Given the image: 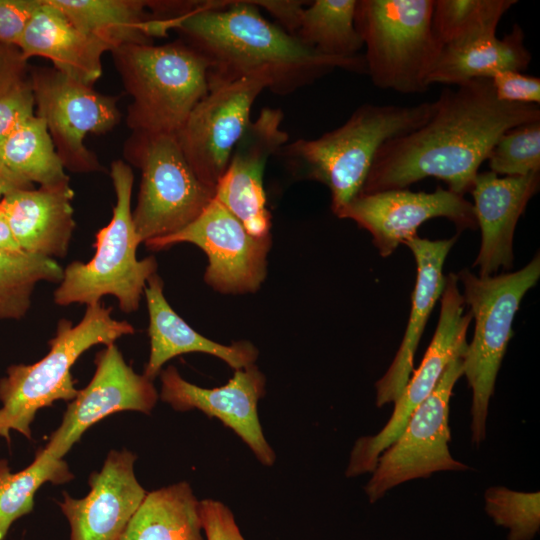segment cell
Returning a JSON list of instances; mask_svg holds the SVG:
<instances>
[{"instance_id":"2","label":"cell","mask_w":540,"mask_h":540,"mask_svg":"<svg viewBox=\"0 0 540 540\" xmlns=\"http://www.w3.org/2000/svg\"><path fill=\"white\" fill-rule=\"evenodd\" d=\"M168 26L209 62V88L264 75L271 92L288 95L335 69L367 74L362 54L325 56L264 18L254 1H195Z\"/></svg>"},{"instance_id":"19","label":"cell","mask_w":540,"mask_h":540,"mask_svg":"<svg viewBox=\"0 0 540 540\" xmlns=\"http://www.w3.org/2000/svg\"><path fill=\"white\" fill-rule=\"evenodd\" d=\"M136 458L126 449L112 450L102 469L91 474L84 498L64 493L59 506L70 524V540H120L147 494L134 473Z\"/></svg>"},{"instance_id":"23","label":"cell","mask_w":540,"mask_h":540,"mask_svg":"<svg viewBox=\"0 0 540 540\" xmlns=\"http://www.w3.org/2000/svg\"><path fill=\"white\" fill-rule=\"evenodd\" d=\"M69 181L38 189H19L0 200L22 251L49 258L64 257L75 228Z\"/></svg>"},{"instance_id":"41","label":"cell","mask_w":540,"mask_h":540,"mask_svg":"<svg viewBox=\"0 0 540 540\" xmlns=\"http://www.w3.org/2000/svg\"><path fill=\"white\" fill-rule=\"evenodd\" d=\"M32 187L31 182L11 171L0 158V200L10 192Z\"/></svg>"},{"instance_id":"20","label":"cell","mask_w":540,"mask_h":540,"mask_svg":"<svg viewBox=\"0 0 540 540\" xmlns=\"http://www.w3.org/2000/svg\"><path fill=\"white\" fill-rule=\"evenodd\" d=\"M539 184V172L503 177L491 171L478 173L470 193L481 231L480 250L473 264L479 267L480 277L492 276L500 267H512L516 224Z\"/></svg>"},{"instance_id":"8","label":"cell","mask_w":540,"mask_h":540,"mask_svg":"<svg viewBox=\"0 0 540 540\" xmlns=\"http://www.w3.org/2000/svg\"><path fill=\"white\" fill-rule=\"evenodd\" d=\"M539 277V254L515 272L480 277L463 269L457 275L464 288L462 297L475 320L474 335L463 356V375L472 391L470 429L473 444L480 445L486 437L490 398L513 336V320L522 298L536 285Z\"/></svg>"},{"instance_id":"36","label":"cell","mask_w":540,"mask_h":540,"mask_svg":"<svg viewBox=\"0 0 540 540\" xmlns=\"http://www.w3.org/2000/svg\"><path fill=\"white\" fill-rule=\"evenodd\" d=\"M490 81L500 101L539 106L540 78L519 71H503L495 74Z\"/></svg>"},{"instance_id":"15","label":"cell","mask_w":540,"mask_h":540,"mask_svg":"<svg viewBox=\"0 0 540 540\" xmlns=\"http://www.w3.org/2000/svg\"><path fill=\"white\" fill-rule=\"evenodd\" d=\"M95 364L89 384L69 403L45 447L37 450L42 456L62 459L89 427L109 415L126 410L150 414L155 407L153 381L136 373L114 343L96 354Z\"/></svg>"},{"instance_id":"1","label":"cell","mask_w":540,"mask_h":540,"mask_svg":"<svg viewBox=\"0 0 540 540\" xmlns=\"http://www.w3.org/2000/svg\"><path fill=\"white\" fill-rule=\"evenodd\" d=\"M535 121H540L538 105L500 101L490 79L446 88L422 125L379 149L360 194L407 189L435 177L464 196L499 137Z\"/></svg>"},{"instance_id":"28","label":"cell","mask_w":540,"mask_h":540,"mask_svg":"<svg viewBox=\"0 0 540 540\" xmlns=\"http://www.w3.org/2000/svg\"><path fill=\"white\" fill-rule=\"evenodd\" d=\"M357 0H315L303 9L295 37L317 52L354 58L363 47L354 23Z\"/></svg>"},{"instance_id":"21","label":"cell","mask_w":540,"mask_h":540,"mask_svg":"<svg viewBox=\"0 0 540 540\" xmlns=\"http://www.w3.org/2000/svg\"><path fill=\"white\" fill-rule=\"evenodd\" d=\"M456 240L457 236L429 240L417 235L404 242L415 258L417 277L404 337L391 365L375 383V402L379 408L396 401L414 371V357L422 333L444 290V262Z\"/></svg>"},{"instance_id":"11","label":"cell","mask_w":540,"mask_h":540,"mask_svg":"<svg viewBox=\"0 0 540 540\" xmlns=\"http://www.w3.org/2000/svg\"><path fill=\"white\" fill-rule=\"evenodd\" d=\"M29 78L35 115L45 122L64 168L73 173L102 171L84 139L87 134L108 133L119 124V98L101 94L53 67L29 68Z\"/></svg>"},{"instance_id":"31","label":"cell","mask_w":540,"mask_h":540,"mask_svg":"<svg viewBox=\"0 0 540 540\" xmlns=\"http://www.w3.org/2000/svg\"><path fill=\"white\" fill-rule=\"evenodd\" d=\"M64 269L53 259L25 251L0 250V319H21L38 282L60 283Z\"/></svg>"},{"instance_id":"13","label":"cell","mask_w":540,"mask_h":540,"mask_svg":"<svg viewBox=\"0 0 540 540\" xmlns=\"http://www.w3.org/2000/svg\"><path fill=\"white\" fill-rule=\"evenodd\" d=\"M182 242L194 244L205 252L209 263L204 280L220 293H253L266 277L271 234L253 237L215 197L188 226L146 241L145 245L160 250Z\"/></svg>"},{"instance_id":"33","label":"cell","mask_w":540,"mask_h":540,"mask_svg":"<svg viewBox=\"0 0 540 540\" xmlns=\"http://www.w3.org/2000/svg\"><path fill=\"white\" fill-rule=\"evenodd\" d=\"M485 511L507 529V540H533L540 530V493L492 486L484 493Z\"/></svg>"},{"instance_id":"7","label":"cell","mask_w":540,"mask_h":540,"mask_svg":"<svg viewBox=\"0 0 540 540\" xmlns=\"http://www.w3.org/2000/svg\"><path fill=\"white\" fill-rule=\"evenodd\" d=\"M434 0H357L354 23L368 76L381 89L419 94L441 46L432 29Z\"/></svg>"},{"instance_id":"16","label":"cell","mask_w":540,"mask_h":540,"mask_svg":"<svg viewBox=\"0 0 540 540\" xmlns=\"http://www.w3.org/2000/svg\"><path fill=\"white\" fill-rule=\"evenodd\" d=\"M335 215L370 232L383 257L417 236L420 225L432 218H447L460 230L477 227L473 204L463 195L439 187L431 193L395 189L359 194Z\"/></svg>"},{"instance_id":"38","label":"cell","mask_w":540,"mask_h":540,"mask_svg":"<svg viewBox=\"0 0 540 540\" xmlns=\"http://www.w3.org/2000/svg\"><path fill=\"white\" fill-rule=\"evenodd\" d=\"M40 0H0V44L17 46Z\"/></svg>"},{"instance_id":"37","label":"cell","mask_w":540,"mask_h":540,"mask_svg":"<svg viewBox=\"0 0 540 540\" xmlns=\"http://www.w3.org/2000/svg\"><path fill=\"white\" fill-rule=\"evenodd\" d=\"M202 529L206 540H245L231 510L222 502L200 501Z\"/></svg>"},{"instance_id":"5","label":"cell","mask_w":540,"mask_h":540,"mask_svg":"<svg viewBox=\"0 0 540 540\" xmlns=\"http://www.w3.org/2000/svg\"><path fill=\"white\" fill-rule=\"evenodd\" d=\"M111 53L133 99L126 117L132 132L176 135L209 91V62L180 38L163 45H123Z\"/></svg>"},{"instance_id":"10","label":"cell","mask_w":540,"mask_h":540,"mask_svg":"<svg viewBox=\"0 0 540 540\" xmlns=\"http://www.w3.org/2000/svg\"><path fill=\"white\" fill-rule=\"evenodd\" d=\"M464 354L450 361L432 393L414 409L401 433L378 457L364 487L370 503L414 479L429 478L441 471L470 470L454 459L449 449L450 399L454 385L463 375Z\"/></svg>"},{"instance_id":"6","label":"cell","mask_w":540,"mask_h":540,"mask_svg":"<svg viewBox=\"0 0 540 540\" xmlns=\"http://www.w3.org/2000/svg\"><path fill=\"white\" fill-rule=\"evenodd\" d=\"M116 202L108 225L96 234L94 257L87 263L74 261L63 272L53 294L61 306L99 303L105 295L117 298L125 313L136 311L149 278L157 271L153 256L138 260L136 250L141 243L132 219L131 196L134 175L122 160L111 164Z\"/></svg>"},{"instance_id":"22","label":"cell","mask_w":540,"mask_h":540,"mask_svg":"<svg viewBox=\"0 0 540 540\" xmlns=\"http://www.w3.org/2000/svg\"><path fill=\"white\" fill-rule=\"evenodd\" d=\"M17 47L23 56L43 57L65 76L92 86L102 75V55L111 48L77 27L50 0H40Z\"/></svg>"},{"instance_id":"29","label":"cell","mask_w":540,"mask_h":540,"mask_svg":"<svg viewBox=\"0 0 540 540\" xmlns=\"http://www.w3.org/2000/svg\"><path fill=\"white\" fill-rule=\"evenodd\" d=\"M0 158L32 184L52 186L69 181L45 122L36 115L0 142Z\"/></svg>"},{"instance_id":"30","label":"cell","mask_w":540,"mask_h":540,"mask_svg":"<svg viewBox=\"0 0 540 540\" xmlns=\"http://www.w3.org/2000/svg\"><path fill=\"white\" fill-rule=\"evenodd\" d=\"M72 478L63 459H48L38 451L33 462L18 472H11L8 461L0 459V540L18 518L32 511L35 494L44 483L60 484Z\"/></svg>"},{"instance_id":"14","label":"cell","mask_w":540,"mask_h":540,"mask_svg":"<svg viewBox=\"0 0 540 540\" xmlns=\"http://www.w3.org/2000/svg\"><path fill=\"white\" fill-rule=\"evenodd\" d=\"M269 88L270 81L264 75L213 86L191 111L176 138L202 183L215 189L236 143L251 121L252 105Z\"/></svg>"},{"instance_id":"17","label":"cell","mask_w":540,"mask_h":540,"mask_svg":"<svg viewBox=\"0 0 540 540\" xmlns=\"http://www.w3.org/2000/svg\"><path fill=\"white\" fill-rule=\"evenodd\" d=\"M283 118L281 109L265 107L250 121L215 187L214 197L255 238L270 235L263 175L270 157L288 143V133L281 128Z\"/></svg>"},{"instance_id":"40","label":"cell","mask_w":540,"mask_h":540,"mask_svg":"<svg viewBox=\"0 0 540 540\" xmlns=\"http://www.w3.org/2000/svg\"><path fill=\"white\" fill-rule=\"evenodd\" d=\"M254 3L269 12L282 29L294 36L300 24L302 11L309 1L255 0Z\"/></svg>"},{"instance_id":"9","label":"cell","mask_w":540,"mask_h":540,"mask_svg":"<svg viewBox=\"0 0 540 540\" xmlns=\"http://www.w3.org/2000/svg\"><path fill=\"white\" fill-rule=\"evenodd\" d=\"M123 155L141 171L138 200L132 212L141 242L182 230L214 198L215 189L195 175L176 135L132 132L124 143Z\"/></svg>"},{"instance_id":"12","label":"cell","mask_w":540,"mask_h":540,"mask_svg":"<svg viewBox=\"0 0 540 540\" xmlns=\"http://www.w3.org/2000/svg\"><path fill=\"white\" fill-rule=\"evenodd\" d=\"M464 307L457 275L450 273L445 276L437 328L419 367L394 402L385 426L375 435L355 441L345 471L347 477L373 472L380 454L398 437L414 409L432 393L450 361L466 351L472 315L464 313Z\"/></svg>"},{"instance_id":"42","label":"cell","mask_w":540,"mask_h":540,"mask_svg":"<svg viewBox=\"0 0 540 540\" xmlns=\"http://www.w3.org/2000/svg\"><path fill=\"white\" fill-rule=\"evenodd\" d=\"M0 250L22 251L11 231L8 220L0 206Z\"/></svg>"},{"instance_id":"27","label":"cell","mask_w":540,"mask_h":540,"mask_svg":"<svg viewBox=\"0 0 540 540\" xmlns=\"http://www.w3.org/2000/svg\"><path fill=\"white\" fill-rule=\"evenodd\" d=\"M200 501L183 481L147 493L120 540H204Z\"/></svg>"},{"instance_id":"4","label":"cell","mask_w":540,"mask_h":540,"mask_svg":"<svg viewBox=\"0 0 540 540\" xmlns=\"http://www.w3.org/2000/svg\"><path fill=\"white\" fill-rule=\"evenodd\" d=\"M112 308L88 305L79 323L58 322L49 352L34 364H16L0 379V437L10 445L12 430L31 440V424L36 413L55 401H72L78 394L71 367L82 353L94 345L114 343L135 332L127 321L112 317Z\"/></svg>"},{"instance_id":"24","label":"cell","mask_w":540,"mask_h":540,"mask_svg":"<svg viewBox=\"0 0 540 540\" xmlns=\"http://www.w3.org/2000/svg\"><path fill=\"white\" fill-rule=\"evenodd\" d=\"M149 313L150 355L144 375L153 381L170 359L185 353L200 352L218 357L235 370L255 363L257 348L248 341L223 345L195 331L169 305L163 281L155 273L144 289Z\"/></svg>"},{"instance_id":"35","label":"cell","mask_w":540,"mask_h":540,"mask_svg":"<svg viewBox=\"0 0 540 540\" xmlns=\"http://www.w3.org/2000/svg\"><path fill=\"white\" fill-rule=\"evenodd\" d=\"M35 99L28 77L0 93V142L35 116Z\"/></svg>"},{"instance_id":"25","label":"cell","mask_w":540,"mask_h":540,"mask_svg":"<svg viewBox=\"0 0 540 540\" xmlns=\"http://www.w3.org/2000/svg\"><path fill=\"white\" fill-rule=\"evenodd\" d=\"M520 25L502 38L496 32L483 33L443 47L429 76L435 83L457 86L475 79H491L503 71H524L531 54L524 44Z\"/></svg>"},{"instance_id":"39","label":"cell","mask_w":540,"mask_h":540,"mask_svg":"<svg viewBox=\"0 0 540 540\" xmlns=\"http://www.w3.org/2000/svg\"><path fill=\"white\" fill-rule=\"evenodd\" d=\"M29 75L28 60L15 45L0 44V93Z\"/></svg>"},{"instance_id":"26","label":"cell","mask_w":540,"mask_h":540,"mask_svg":"<svg viewBox=\"0 0 540 540\" xmlns=\"http://www.w3.org/2000/svg\"><path fill=\"white\" fill-rule=\"evenodd\" d=\"M77 27L108 44H153L168 34L164 21L144 0H50Z\"/></svg>"},{"instance_id":"32","label":"cell","mask_w":540,"mask_h":540,"mask_svg":"<svg viewBox=\"0 0 540 540\" xmlns=\"http://www.w3.org/2000/svg\"><path fill=\"white\" fill-rule=\"evenodd\" d=\"M515 0H434L432 29L441 49L471 37L496 32Z\"/></svg>"},{"instance_id":"18","label":"cell","mask_w":540,"mask_h":540,"mask_svg":"<svg viewBox=\"0 0 540 540\" xmlns=\"http://www.w3.org/2000/svg\"><path fill=\"white\" fill-rule=\"evenodd\" d=\"M160 398L178 411L198 409L233 430L266 466L275 453L268 444L258 417V402L265 394L266 379L255 364L235 370L220 387L202 388L186 381L174 366L161 372Z\"/></svg>"},{"instance_id":"3","label":"cell","mask_w":540,"mask_h":540,"mask_svg":"<svg viewBox=\"0 0 540 540\" xmlns=\"http://www.w3.org/2000/svg\"><path fill=\"white\" fill-rule=\"evenodd\" d=\"M432 102L417 105L364 104L340 127L316 139L286 143L276 156L298 178L326 185L336 214L358 196L379 149L411 132L429 117Z\"/></svg>"},{"instance_id":"34","label":"cell","mask_w":540,"mask_h":540,"mask_svg":"<svg viewBox=\"0 0 540 540\" xmlns=\"http://www.w3.org/2000/svg\"><path fill=\"white\" fill-rule=\"evenodd\" d=\"M487 161L496 175L524 176L540 171V121L505 131Z\"/></svg>"}]
</instances>
